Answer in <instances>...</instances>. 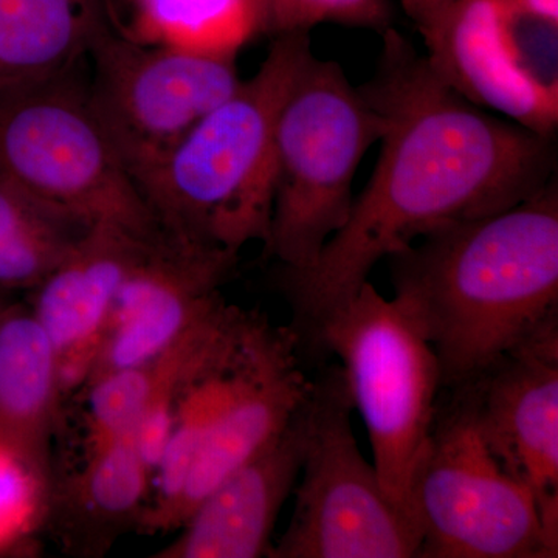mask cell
<instances>
[{"label": "cell", "mask_w": 558, "mask_h": 558, "mask_svg": "<svg viewBox=\"0 0 558 558\" xmlns=\"http://www.w3.org/2000/svg\"><path fill=\"white\" fill-rule=\"evenodd\" d=\"M94 223L51 207L0 180V244L65 229H86Z\"/></svg>", "instance_id": "603a6c76"}, {"label": "cell", "mask_w": 558, "mask_h": 558, "mask_svg": "<svg viewBox=\"0 0 558 558\" xmlns=\"http://www.w3.org/2000/svg\"><path fill=\"white\" fill-rule=\"evenodd\" d=\"M81 65L0 95V180L89 223H160L92 109Z\"/></svg>", "instance_id": "5b68a950"}, {"label": "cell", "mask_w": 558, "mask_h": 558, "mask_svg": "<svg viewBox=\"0 0 558 558\" xmlns=\"http://www.w3.org/2000/svg\"><path fill=\"white\" fill-rule=\"evenodd\" d=\"M150 490L153 472L134 438L87 447L84 464L54 498L64 542L86 556L102 553L121 532L138 529Z\"/></svg>", "instance_id": "ac0fdd59"}, {"label": "cell", "mask_w": 558, "mask_h": 558, "mask_svg": "<svg viewBox=\"0 0 558 558\" xmlns=\"http://www.w3.org/2000/svg\"><path fill=\"white\" fill-rule=\"evenodd\" d=\"M521 16L558 27V0H510Z\"/></svg>", "instance_id": "d4e9b609"}, {"label": "cell", "mask_w": 558, "mask_h": 558, "mask_svg": "<svg viewBox=\"0 0 558 558\" xmlns=\"http://www.w3.org/2000/svg\"><path fill=\"white\" fill-rule=\"evenodd\" d=\"M238 259L240 253L161 231L117 292L84 385L156 357L219 311Z\"/></svg>", "instance_id": "8fae6325"}, {"label": "cell", "mask_w": 558, "mask_h": 558, "mask_svg": "<svg viewBox=\"0 0 558 558\" xmlns=\"http://www.w3.org/2000/svg\"><path fill=\"white\" fill-rule=\"evenodd\" d=\"M266 10L267 35L311 32L332 22L384 33L392 27L395 11L389 0H260Z\"/></svg>", "instance_id": "44dd1931"}, {"label": "cell", "mask_w": 558, "mask_h": 558, "mask_svg": "<svg viewBox=\"0 0 558 558\" xmlns=\"http://www.w3.org/2000/svg\"><path fill=\"white\" fill-rule=\"evenodd\" d=\"M417 558H556L529 488L502 468L468 398L438 407L410 484Z\"/></svg>", "instance_id": "52a82bcc"}, {"label": "cell", "mask_w": 558, "mask_h": 558, "mask_svg": "<svg viewBox=\"0 0 558 558\" xmlns=\"http://www.w3.org/2000/svg\"><path fill=\"white\" fill-rule=\"evenodd\" d=\"M310 343L339 355L352 403L368 429L381 487L411 519V478L442 388L435 352L398 304L369 281L330 312Z\"/></svg>", "instance_id": "8992f818"}, {"label": "cell", "mask_w": 558, "mask_h": 558, "mask_svg": "<svg viewBox=\"0 0 558 558\" xmlns=\"http://www.w3.org/2000/svg\"><path fill=\"white\" fill-rule=\"evenodd\" d=\"M13 303H14L13 295H7V293L0 292V317H2L3 312L9 310V307Z\"/></svg>", "instance_id": "484cf974"}, {"label": "cell", "mask_w": 558, "mask_h": 558, "mask_svg": "<svg viewBox=\"0 0 558 558\" xmlns=\"http://www.w3.org/2000/svg\"><path fill=\"white\" fill-rule=\"evenodd\" d=\"M376 73L360 86L384 119L380 156L344 226L310 269H279L299 343L369 281L371 271L433 231L497 215L557 175L556 137L492 116L459 94L389 27Z\"/></svg>", "instance_id": "6da1fadb"}, {"label": "cell", "mask_w": 558, "mask_h": 558, "mask_svg": "<svg viewBox=\"0 0 558 558\" xmlns=\"http://www.w3.org/2000/svg\"><path fill=\"white\" fill-rule=\"evenodd\" d=\"M387 260L392 301L435 352L442 388L465 387L558 323L557 175L520 204L433 231Z\"/></svg>", "instance_id": "7a4b0ae2"}, {"label": "cell", "mask_w": 558, "mask_h": 558, "mask_svg": "<svg viewBox=\"0 0 558 558\" xmlns=\"http://www.w3.org/2000/svg\"><path fill=\"white\" fill-rule=\"evenodd\" d=\"M65 398L57 351L31 307L0 317V440L50 486L51 440Z\"/></svg>", "instance_id": "2e32d148"}, {"label": "cell", "mask_w": 558, "mask_h": 558, "mask_svg": "<svg viewBox=\"0 0 558 558\" xmlns=\"http://www.w3.org/2000/svg\"><path fill=\"white\" fill-rule=\"evenodd\" d=\"M87 94L135 183L236 90V58L145 46L112 27L92 47Z\"/></svg>", "instance_id": "9c48e42d"}, {"label": "cell", "mask_w": 558, "mask_h": 558, "mask_svg": "<svg viewBox=\"0 0 558 558\" xmlns=\"http://www.w3.org/2000/svg\"><path fill=\"white\" fill-rule=\"evenodd\" d=\"M451 391L468 398L488 449L529 488L558 545V323Z\"/></svg>", "instance_id": "7c38bea8"}, {"label": "cell", "mask_w": 558, "mask_h": 558, "mask_svg": "<svg viewBox=\"0 0 558 558\" xmlns=\"http://www.w3.org/2000/svg\"><path fill=\"white\" fill-rule=\"evenodd\" d=\"M49 490L32 465L0 440V553L13 546L46 508Z\"/></svg>", "instance_id": "7402d4cb"}, {"label": "cell", "mask_w": 558, "mask_h": 558, "mask_svg": "<svg viewBox=\"0 0 558 558\" xmlns=\"http://www.w3.org/2000/svg\"><path fill=\"white\" fill-rule=\"evenodd\" d=\"M527 17L510 0H458L422 32L440 76L484 109L556 137L557 49L527 47ZM537 22V21H535Z\"/></svg>", "instance_id": "30bf717a"}, {"label": "cell", "mask_w": 558, "mask_h": 558, "mask_svg": "<svg viewBox=\"0 0 558 558\" xmlns=\"http://www.w3.org/2000/svg\"><path fill=\"white\" fill-rule=\"evenodd\" d=\"M110 24L124 38L236 58L253 39L267 35L260 0H106Z\"/></svg>", "instance_id": "ffe728a7"}, {"label": "cell", "mask_w": 558, "mask_h": 558, "mask_svg": "<svg viewBox=\"0 0 558 558\" xmlns=\"http://www.w3.org/2000/svg\"><path fill=\"white\" fill-rule=\"evenodd\" d=\"M410 20L417 25L418 32H425L453 7L458 0H400Z\"/></svg>", "instance_id": "cb8c5ba5"}, {"label": "cell", "mask_w": 558, "mask_h": 558, "mask_svg": "<svg viewBox=\"0 0 558 558\" xmlns=\"http://www.w3.org/2000/svg\"><path fill=\"white\" fill-rule=\"evenodd\" d=\"M384 119L336 61L314 53L296 73L275 134V193L264 247L279 269H310L347 222L363 156Z\"/></svg>", "instance_id": "277c9868"}, {"label": "cell", "mask_w": 558, "mask_h": 558, "mask_svg": "<svg viewBox=\"0 0 558 558\" xmlns=\"http://www.w3.org/2000/svg\"><path fill=\"white\" fill-rule=\"evenodd\" d=\"M306 435L307 399L281 433L191 510L154 558L269 557L279 512L299 483Z\"/></svg>", "instance_id": "4fadbf2b"}, {"label": "cell", "mask_w": 558, "mask_h": 558, "mask_svg": "<svg viewBox=\"0 0 558 558\" xmlns=\"http://www.w3.org/2000/svg\"><path fill=\"white\" fill-rule=\"evenodd\" d=\"M307 32L274 36L255 75L138 180L161 229L178 240L240 253L269 240L279 110L311 53Z\"/></svg>", "instance_id": "3957f363"}, {"label": "cell", "mask_w": 558, "mask_h": 558, "mask_svg": "<svg viewBox=\"0 0 558 558\" xmlns=\"http://www.w3.org/2000/svg\"><path fill=\"white\" fill-rule=\"evenodd\" d=\"M299 351L296 333L279 328L202 440L172 512L170 532L178 531L220 481L267 446L304 405L312 380L300 368Z\"/></svg>", "instance_id": "9a60e30c"}, {"label": "cell", "mask_w": 558, "mask_h": 558, "mask_svg": "<svg viewBox=\"0 0 558 558\" xmlns=\"http://www.w3.org/2000/svg\"><path fill=\"white\" fill-rule=\"evenodd\" d=\"M352 411L341 366L312 380L295 506L270 558H417L416 524L360 451Z\"/></svg>", "instance_id": "ba28073f"}, {"label": "cell", "mask_w": 558, "mask_h": 558, "mask_svg": "<svg viewBox=\"0 0 558 558\" xmlns=\"http://www.w3.org/2000/svg\"><path fill=\"white\" fill-rule=\"evenodd\" d=\"M157 236H142L117 223H94L32 290L28 307L57 351L65 396L83 388L117 292Z\"/></svg>", "instance_id": "5bb4252c"}, {"label": "cell", "mask_w": 558, "mask_h": 558, "mask_svg": "<svg viewBox=\"0 0 558 558\" xmlns=\"http://www.w3.org/2000/svg\"><path fill=\"white\" fill-rule=\"evenodd\" d=\"M238 306L223 304L156 357L105 374L84 385L87 447L134 438L140 418L154 400L178 388L208 357L227 332Z\"/></svg>", "instance_id": "d6986e66"}, {"label": "cell", "mask_w": 558, "mask_h": 558, "mask_svg": "<svg viewBox=\"0 0 558 558\" xmlns=\"http://www.w3.org/2000/svg\"><path fill=\"white\" fill-rule=\"evenodd\" d=\"M110 27L106 0H0V95L83 64Z\"/></svg>", "instance_id": "e0dca14e"}]
</instances>
